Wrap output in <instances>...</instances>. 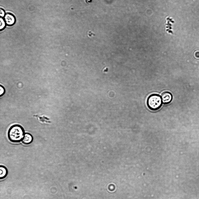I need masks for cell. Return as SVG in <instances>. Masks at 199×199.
I'll return each instance as SVG.
<instances>
[{"mask_svg":"<svg viewBox=\"0 0 199 199\" xmlns=\"http://www.w3.org/2000/svg\"><path fill=\"white\" fill-rule=\"evenodd\" d=\"M24 134V128L18 124L11 126L8 130L7 134L9 139L13 143H18L22 141Z\"/></svg>","mask_w":199,"mask_h":199,"instance_id":"cell-1","label":"cell"},{"mask_svg":"<svg viewBox=\"0 0 199 199\" xmlns=\"http://www.w3.org/2000/svg\"><path fill=\"white\" fill-rule=\"evenodd\" d=\"M147 103L148 108L154 111L160 109L163 104L161 97L156 94H153L150 95L147 98Z\"/></svg>","mask_w":199,"mask_h":199,"instance_id":"cell-2","label":"cell"},{"mask_svg":"<svg viewBox=\"0 0 199 199\" xmlns=\"http://www.w3.org/2000/svg\"><path fill=\"white\" fill-rule=\"evenodd\" d=\"M161 98L163 103L164 104H169L172 101V96L170 92H165L161 94Z\"/></svg>","mask_w":199,"mask_h":199,"instance_id":"cell-3","label":"cell"},{"mask_svg":"<svg viewBox=\"0 0 199 199\" xmlns=\"http://www.w3.org/2000/svg\"><path fill=\"white\" fill-rule=\"evenodd\" d=\"M6 23L8 25H12L15 22V19L14 16L10 13H7L4 17Z\"/></svg>","mask_w":199,"mask_h":199,"instance_id":"cell-4","label":"cell"},{"mask_svg":"<svg viewBox=\"0 0 199 199\" xmlns=\"http://www.w3.org/2000/svg\"><path fill=\"white\" fill-rule=\"evenodd\" d=\"M33 141L32 135L29 133H26L25 134L22 141L23 144L28 145L32 143Z\"/></svg>","mask_w":199,"mask_h":199,"instance_id":"cell-5","label":"cell"},{"mask_svg":"<svg viewBox=\"0 0 199 199\" xmlns=\"http://www.w3.org/2000/svg\"><path fill=\"white\" fill-rule=\"evenodd\" d=\"M0 29L1 30L3 29L5 26V22L4 20L1 18L0 19Z\"/></svg>","mask_w":199,"mask_h":199,"instance_id":"cell-6","label":"cell"},{"mask_svg":"<svg viewBox=\"0 0 199 199\" xmlns=\"http://www.w3.org/2000/svg\"><path fill=\"white\" fill-rule=\"evenodd\" d=\"M194 57L196 59H199V50H197L195 51L194 53Z\"/></svg>","mask_w":199,"mask_h":199,"instance_id":"cell-7","label":"cell"},{"mask_svg":"<svg viewBox=\"0 0 199 199\" xmlns=\"http://www.w3.org/2000/svg\"><path fill=\"white\" fill-rule=\"evenodd\" d=\"M0 16L1 17H3L5 15V12L4 10L2 9H1L0 10Z\"/></svg>","mask_w":199,"mask_h":199,"instance_id":"cell-8","label":"cell"},{"mask_svg":"<svg viewBox=\"0 0 199 199\" xmlns=\"http://www.w3.org/2000/svg\"><path fill=\"white\" fill-rule=\"evenodd\" d=\"M0 95H1L3 94L4 92V90L3 88L1 86H0Z\"/></svg>","mask_w":199,"mask_h":199,"instance_id":"cell-9","label":"cell"},{"mask_svg":"<svg viewBox=\"0 0 199 199\" xmlns=\"http://www.w3.org/2000/svg\"><path fill=\"white\" fill-rule=\"evenodd\" d=\"M93 0H85L86 2L87 3H89L91 2Z\"/></svg>","mask_w":199,"mask_h":199,"instance_id":"cell-10","label":"cell"}]
</instances>
